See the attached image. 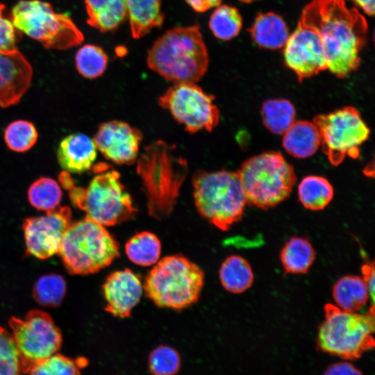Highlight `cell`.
I'll list each match as a JSON object with an SVG mask.
<instances>
[{"label":"cell","instance_id":"6da1fadb","mask_svg":"<svg viewBox=\"0 0 375 375\" xmlns=\"http://www.w3.org/2000/svg\"><path fill=\"white\" fill-rule=\"evenodd\" d=\"M299 22L319 35L331 73L344 78L358 69L368 26L356 8H349L344 0H313L303 8Z\"/></svg>","mask_w":375,"mask_h":375},{"label":"cell","instance_id":"7a4b0ae2","mask_svg":"<svg viewBox=\"0 0 375 375\" xmlns=\"http://www.w3.org/2000/svg\"><path fill=\"white\" fill-rule=\"evenodd\" d=\"M147 62L151 70L174 84L198 82L209 63L199 26L167 31L148 50Z\"/></svg>","mask_w":375,"mask_h":375},{"label":"cell","instance_id":"3957f363","mask_svg":"<svg viewBox=\"0 0 375 375\" xmlns=\"http://www.w3.org/2000/svg\"><path fill=\"white\" fill-rule=\"evenodd\" d=\"M136 161L149 215L157 219L169 217L188 175L187 160L176 153L175 145L158 140L146 147Z\"/></svg>","mask_w":375,"mask_h":375},{"label":"cell","instance_id":"277c9868","mask_svg":"<svg viewBox=\"0 0 375 375\" xmlns=\"http://www.w3.org/2000/svg\"><path fill=\"white\" fill-rule=\"evenodd\" d=\"M102 168L86 188L74 185L64 172L60 180L69 190L72 203L86 213V217L103 226H114L133 218L137 212L132 199L115 169Z\"/></svg>","mask_w":375,"mask_h":375},{"label":"cell","instance_id":"5b68a950","mask_svg":"<svg viewBox=\"0 0 375 375\" xmlns=\"http://www.w3.org/2000/svg\"><path fill=\"white\" fill-rule=\"evenodd\" d=\"M204 283V272L182 255L164 257L147 275L144 290L156 306L181 310L196 303Z\"/></svg>","mask_w":375,"mask_h":375},{"label":"cell","instance_id":"8992f818","mask_svg":"<svg viewBox=\"0 0 375 375\" xmlns=\"http://www.w3.org/2000/svg\"><path fill=\"white\" fill-rule=\"evenodd\" d=\"M192 182L195 206L210 223L227 231L241 219L247 199L237 172L199 170Z\"/></svg>","mask_w":375,"mask_h":375},{"label":"cell","instance_id":"52a82bcc","mask_svg":"<svg viewBox=\"0 0 375 375\" xmlns=\"http://www.w3.org/2000/svg\"><path fill=\"white\" fill-rule=\"evenodd\" d=\"M58 253L68 272L79 275L97 272L119 256L115 239L104 226L88 217L72 222Z\"/></svg>","mask_w":375,"mask_h":375},{"label":"cell","instance_id":"ba28073f","mask_svg":"<svg viewBox=\"0 0 375 375\" xmlns=\"http://www.w3.org/2000/svg\"><path fill=\"white\" fill-rule=\"evenodd\" d=\"M247 203L262 209L285 200L296 182L293 167L277 151H266L244 161L237 172Z\"/></svg>","mask_w":375,"mask_h":375},{"label":"cell","instance_id":"9c48e42d","mask_svg":"<svg viewBox=\"0 0 375 375\" xmlns=\"http://www.w3.org/2000/svg\"><path fill=\"white\" fill-rule=\"evenodd\" d=\"M374 308L365 314L344 311L337 306H324L325 320L320 324L317 345L324 352L345 360H354L374 347Z\"/></svg>","mask_w":375,"mask_h":375},{"label":"cell","instance_id":"30bf717a","mask_svg":"<svg viewBox=\"0 0 375 375\" xmlns=\"http://www.w3.org/2000/svg\"><path fill=\"white\" fill-rule=\"evenodd\" d=\"M10 17L17 29L49 49H67L84 40L71 17L56 12L49 2L21 0L12 8Z\"/></svg>","mask_w":375,"mask_h":375},{"label":"cell","instance_id":"8fae6325","mask_svg":"<svg viewBox=\"0 0 375 375\" xmlns=\"http://www.w3.org/2000/svg\"><path fill=\"white\" fill-rule=\"evenodd\" d=\"M320 138L323 153L333 166L345 158H358L360 147L368 139L370 130L359 111L345 106L328 114L313 118Z\"/></svg>","mask_w":375,"mask_h":375},{"label":"cell","instance_id":"7c38bea8","mask_svg":"<svg viewBox=\"0 0 375 375\" xmlns=\"http://www.w3.org/2000/svg\"><path fill=\"white\" fill-rule=\"evenodd\" d=\"M8 325L19 353L24 374L38 362L58 352L62 334L51 317L40 310L29 311L24 319L11 317Z\"/></svg>","mask_w":375,"mask_h":375},{"label":"cell","instance_id":"4fadbf2b","mask_svg":"<svg viewBox=\"0 0 375 375\" xmlns=\"http://www.w3.org/2000/svg\"><path fill=\"white\" fill-rule=\"evenodd\" d=\"M215 97L194 83H176L159 97V105L168 110L185 129L194 133L211 131L219 124L220 112Z\"/></svg>","mask_w":375,"mask_h":375},{"label":"cell","instance_id":"5bb4252c","mask_svg":"<svg viewBox=\"0 0 375 375\" xmlns=\"http://www.w3.org/2000/svg\"><path fill=\"white\" fill-rule=\"evenodd\" d=\"M72 224L69 206H58L39 217H28L23 223L26 253L47 259L59 253L63 237Z\"/></svg>","mask_w":375,"mask_h":375},{"label":"cell","instance_id":"9a60e30c","mask_svg":"<svg viewBox=\"0 0 375 375\" xmlns=\"http://www.w3.org/2000/svg\"><path fill=\"white\" fill-rule=\"evenodd\" d=\"M283 56L285 65L299 81L327 69L319 35L300 22L284 46Z\"/></svg>","mask_w":375,"mask_h":375},{"label":"cell","instance_id":"2e32d148","mask_svg":"<svg viewBox=\"0 0 375 375\" xmlns=\"http://www.w3.org/2000/svg\"><path fill=\"white\" fill-rule=\"evenodd\" d=\"M142 132L128 124L112 120L102 123L94 137V142L103 156L117 165L136 162Z\"/></svg>","mask_w":375,"mask_h":375},{"label":"cell","instance_id":"e0dca14e","mask_svg":"<svg viewBox=\"0 0 375 375\" xmlns=\"http://www.w3.org/2000/svg\"><path fill=\"white\" fill-rule=\"evenodd\" d=\"M32 67L17 49L0 51V107L17 104L29 88Z\"/></svg>","mask_w":375,"mask_h":375},{"label":"cell","instance_id":"ac0fdd59","mask_svg":"<svg viewBox=\"0 0 375 375\" xmlns=\"http://www.w3.org/2000/svg\"><path fill=\"white\" fill-rule=\"evenodd\" d=\"M142 291L141 280L132 270L114 272L107 277L103 285L106 302L105 310L115 317H128L139 303Z\"/></svg>","mask_w":375,"mask_h":375},{"label":"cell","instance_id":"d6986e66","mask_svg":"<svg viewBox=\"0 0 375 375\" xmlns=\"http://www.w3.org/2000/svg\"><path fill=\"white\" fill-rule=\"evenodd\" d=\"M57 156L65 172L81 174L92 167L97 158V147L93 139L83 133H74L60 142Z\"/></svg>","mask_w":375,"mask_h":375},{"label":"cell","instance_id":"ffe728a7","mask_svg":"<svg viewBox=\"0 0 375 375\" xmlns=\"http://www.w3.org/2000/svg\"><path fill=\"white\" fill-rule=\"evenodd\" d=\"M131 35L139 39L153 28H161L165 15L161 0H124Z\"/></svg>","mask_w":375,"mask_h":375},{"label":"cell","instance_id":"44dd1931","mask_svg":"<svg viewBox=\"0 0 375 375\" xmlns=\"http://www.w3.org/2000/svg\"><path fill=\"white\" fill-rule=\"evenodd\" d=\"M321 145L319 131L313 122H294L284 133L283 146L291 156L304 158L312 156Z\"/></svg>","mask_w":375,"mask_h":375},{"label":"cell","instance_id":"7402d4cb","mask_svg":"<svg viewBox=\"0 0 375 375\" xmlns=\"http://www.w3.org/2000/svg\"><path fill=\"white\" fill-rule=\"evenodd\" d=\"M248 31L258 46L269 49L283 47L290 36L284 20L274 12L258 14Z\"/></svg>","mask_w":375,"mask_h":375},{"label":"cell","instance_id":"603a6c76","mask_svg":"<svg viewBox=\"0 0 375 375\" xmlns=\"http://www.w3.org/2000/svg\"><path fill=\"white\" fill-rule=\"evenodd\" d=\"M87 23L104 33L113 31L127 18L124 0H84Z\"/></svg>","mask_w":375,"mask_h":375},{"label":"cell","instance_id":"cb8c5ba5","mask_svg":"<svg viewBox=\"0 0 375 375\" xmlns=\"http://www.w3.org/2000/svg\"><path fill=\"white\" fill-rule=\"evenodd\" d=\"M333 297L338 308L347 312H356L367 303L369 293L362 278L347 275L335 283Z\"/></svg>","mask_w":375,"mask_h":375},{"label":"cell","instance_id":"d4e9b609","mask_svg":"<svg viewBox=\"0 0 375 375\" xmlns=\"http://www.w3.org/2000/svg\"><path fill=\"white\" fill-rule=\"evenodd\" d=\"M315 258V250L306 238L293 237L281 251L280 258L285 272L299 274L306 273Z\"/></svg>","mask_w":375,"mask_h":375},{"label":"cell","instance_id":"484cf974","mask_svg":"<svg viewBox=\"0 0 375 375\" xmlns=\"http://www.w3.org/2000/svg\"><path fill=\"white\" fill-rule=\"evenodd\" d=\"M219 278L225 290L238 294L251 286L253 282V273L246 259L233 255L228 257L222 264Z\"/></svg>","mask_w":375,"mask_h":375},{"label":"cell","instance_id":"4316f807","mask_svg":"<svg viewBox=\"0 0 375 375\" xmlns=\"http://www.w3.org/2000/svg\"><path fill=\"white\" fill-rule=\"evenodd\" d=\"M298 195L302 205L311 210L324 209L332 200L333 188L330 182L319 176H308L300 182Z\"/></svg>","mask_w":375,"mask_h":375},{"label":"cell","instance_id":"83f0119b","mask_svg":"<svg viewBox=\"0 0 375 375\" xmlns=\"http://www.w3.org/2000/svg\"><path fill=\"white\" fill-rule=\"evenodd\" d=\"M261 115L265 126L271 133L282 135L295 122L296 110L288 99H269L262 104Z\"/></svg>","mask_w":375,"mask_h":375},{"label":"cell","instance_id":"f1b7e54d","mask_svg":"<svg viewBox=\"0 0 375 375\" xmlns=\"http://www.w3.org/2000/svg\"><path fill=\"white\" fill-rule=\"evenodd\" d=\"M126 253L133 263L147 267L155 264L161 252V243L158 237L149 231L133 235L125 244Z\"/></svg>","mask_w":375,"mask_h":375},{"label":"cell","instance_id":"f546056e","mask_svg":"<svg viewBox=\"0 0 375 375\" xmlns=\"http://www.w3.org/2000/svg\"><path fill=\"white\" fill-rule=\"evenodd\" d=\"M242 25L238 10L228 5H219L212 12L209 27L213 35L222 40H229L239 33Z\"/></svg>","mask_w":375,"mask_h":375},{"label":"cell","instance_id":"4dcf8cb0","mask_svg":"<svg viewBox=\"0 0 375 375\" xmlns=\"http://www.w3.org/2000/svg\"><path fill=\"white\" fill-rule=\"evenodd\" d=\"M85 358L67 357L58 352L34 365L26 375H81Z\"/></svg>","mask_w":375,"mask_h":375},{"label":"cell","instance_id":"1f68e13d","mask_svg":"<svg viewBox=\"0 0 375 375\" xmlns=\"http://www.w3.org/2000/svg\"><path fill=\"white\" fill-rule=\"evenodd\" d=\"M28 198L31 206L36 209L49 211L58 207L62 198V191L56 181L42 177L30 186Z\"/></svg>","mask_w":375,"mask_h":375},{"label":"cell","instance_id":"d6a6232c","mask_svg":"<svg viewBox=\"0 0 375 375\" xmlns=\"http://www.w3.org/2000/svg\"><path fill=\"white\" fill-rule=\"evenodd\" d=\"M66 292L64 278L58 274H46L36 281L33 296L35 300L44 307L55 308L62 303Z\"/></svg>","mask_w":375,"mask_h":375},{"label":"cell","instance_id":"836d02e7","mask_svg":"<svg viewBox=\"0 0 375 375\" xmlns=\"http://www.w3.org/2000/svg\"><path fill=\"white\" fill-rule=\"evenodd\" d=\"M108 60L107 54L102 48L89 44L81 47L75 56L78 72L87 78H95L102 75Z\"/></svg>","mask_w":375,"mask_h":375},{"label":"cell","instance_id":"e575fe53","mask_svg":"<svg viewBox=\"0 0 375 375\" xmlns=\"http://www.w3.org/2000/svg\"><path fill=\"white\" fill-rule=\"evenodd\" d=\"M4 140L10 150L24 152L36 143L38 131L31 122L26 120H17L6 127Z\"/></svg>","mask_w":375,"mask_h":375},{"label":"cell","instance_id":"d590c367","mask_svg":"<svg viewBox=\"0 0 375 375\" xmlns=\"http://www.w3.org/2000/svg\"><path fill=\"white\" fill-rule=\"evenodd\" d=\"M148 365L151 375H176L181 368V356L174 348L160 345L149 353Z\"/></svg>","mask_w":375,"mask_h":375},{"label":"cell","instance_id":"8d00e7d4","mask_svg":"<svg viewBox=\"0 0 375 375\" xmlns=\"http://www.w3.org/2000/svg\"><path fill=\"white\" fill-rule=\"evenodd\" d=\"M21 358L11 333L0 326V375H22Z\"/></svg>","mask_w":375,"mask_h":375},{"label":"cell","instance_id":"74e56055","mask_svg":"<svg viewBox=\"0 0 375 375\" xmlns=\"http://www.w3.org/2000/svg\"><path fill=\"white\" fill-rule=\"evenodd\" d=\"M22 35V33L15 28L10 15H5V5L0 3V51L16 49Z\"/></svg>","mask_w":375,"mask_h":375},{"label":"cell","instance_id":"f35d334b","mask_svg":"<svg viewBox=\"0 0 375 375\" xmlns=\"http://www.w3.org/2000/svg\"><path fill=\"white\" fill-rule=\"evenodd\" d=\"M324 375H362V373L350 363L338 362L331 365Z\"/></svg>","mask_w":375,"mask_h":375},{"label":"cell","instance_id":"ab89813d","mask_svg":"<svg viewBox=\"0 0 375 375\" xmlns=\"http://www.w3.org/2000/svg\"><path fill=\"white\" fill-rule=\"evenodd\" d=\"M363 280L365 281L368 288L369 296L372 300L371 307H374V265L372 263L365 264L362 267Z\"/></svg>","mask_w":375,"mask_h":375},{"label":"cell","instance_id":"60d3db41","mask_svg":"<svg viewBox=\"0 0 375 375\" xmlns=\"http://www.w3.org/2000/svg\"><path fill=\"white\" fill-rule=\"evenodd\" d=\"M187 3L196 12H203L206 10L219 6L222 0H185Z\"/></svg>","mask_w":375,"mask_h":375},{"label":"cell","instance_id":"b9f144b4","mask_svg":"<svg viewBox=\"0 0 375 375\" xmlns=\"http://www.w3.org/2000/svg\"><path fill=\"white\" fill-rule=\"evenodd\" d=\"M369 16L374 15L375 0H352Z\"/></svg>","mask_w":375,"mask_h":375},{"label":"cell","instance_id":"7bdbcfd3","mask_svg":"<svg viewBox=\"0 0 375 375\" xmlns=\"http://www.w3.org/2000/svg\"><path fill=\"white\" fill-rule=\"evenodd\" d=\"M239 1H240L242 2H244V3H250V2H252V1H253L255 0H239Z\"/></svg>","mask_w":375,"mask_h":375}]
</instances>
